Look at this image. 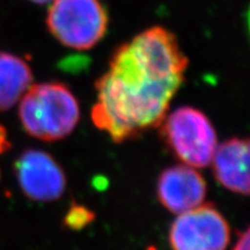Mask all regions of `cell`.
Here are the masks:
<instances>
[{"label":"cell","mask_w":250,"mask_h":250,"mask_svg":"<svg viewBox=\"0 0 250 250\" xmlns=\"http://www.w3.org/2000/svg\"><path fill=\"white\" fill-rule=\"evenodd\" d=\"M93 220V212L79 205L72 206L65 218V225L72 229H80Z\"/></svg>","instance_id":"obj_10"},{"label":"cell","mask_w":250,"mask_h":250,"mask_svg":"<svg viewBox=\"0 0 250 250\" xmlns=\"http://www.w3.org/2000/svg\"><path fill=\"white\" fill-rule=\"evenodd\" d=\"M33 85V72L22 58L0 50V111L13 108Z\"/></svg>","instance_id":"obj_9"},{"label":"cell","mask_w":250,"mask_h":250,"mask_svg":"<svg viewBox=\"0 0 250 250\" xmlns=\"http://www.w3.org/2000/svg\"><path fill=\"white\" fill-rule=\"evenodd\" d=\"M188 65L171 31L160 26L142 31L118 46L96 81L94 125L118 144L158 127L183 85Z\"/></svg>","instance_id":"obj_1"},{"label":"cell","mask_w":250,"mask_h":250,"mask_svg":"<svg viewBox=\"0 0 250 250\" xmlns=\"http://www.w3.org/2000/svg\"><path fill=\"white\" fill-rule=\"evenodd\" d=\"M30 1L36 2V4H46V2L52 1V0H30Z\"/></svg>","instance_id":"obj_12"},{"label":"cell","mask_w":250,"mask_h":250,"mask_svg":"<svg viewBox=\"0 0 250 250\" xmlns=\"http://www.w3.org/2000/svg\"><path fill=\"white\" fill-rule=\"evenodd\" d=\"M205 180L190 166H174L160 174L156 186L158 199L171 213L180 214L204 203Z\"/></svg>","instance_id":"obj_7"},{"label":"cell","mask_w":250,"mask_h":250,"mask_svg":"<svg viewBox=\"0 0 250 250\" xmlns=\"http://www.w3.org/2000/svg\"><path fill=\"white\" fill-rule=\"evenodd\" d=\"M159 126L166 146L184 165L204 168L211 164L218 140L213 125L204 112L192 107H180L166 115Z\"/></svg>","instance_id":"obj_3"},{"label":"cell","mask_w":250,"mask_h":250,"mask_svg":"<svg viewBox=\"0 0 250 250\" xmlns=\"http://www.w3.org/2000/svg\"><path fill=\"white\" fill-rule=\"evenodd\" d=\"M15 174L21 190L33 201H56L66 189V177L61 165L40 149H27L19 156Z\"/></svg>","instance_id":"obj_6"},{"label":"cell","mask_w":250,"mask_h":250,"mask_svg":"<svg viewBox=\"0 0 250 250\" xmlns=\"http://www.w3.org/2000/svg\"><path fill=\"white\" fill-rule=\"evenodd\" d=\"M249 139L230 138L217 146L212 158L213 175L224 188L240 195H249Z\"/></svg>","instance_id":"obj_8"},{"label":"cell","mask_w":250,"mask_h":250,"mask_svg":"<svg viewBox=\"0 0 250 250\" xmlns=\"http://www.w3.org/2000/svg\"><path fill=\"white\" fill-rule=\"evenodd\" d=\"M229 232L220 211L203 203L175 219L169 229V243L173 250H226Z\"/></svg>","instance_id":"obj_5"},{"label":"cell","mask_w":250,"mask_h":250,"mask_svg":"<svg viewBox=\"0 0 250 250\" xmlns=\"http://www.w3.org/2000/svg\"><path fill=\"white\" fill-rule=\"evenodd\" d=\"M249 228H247L243 233L239 234V237H237V241L235 243V246H234L233 250H249Z\"/></svg>","instance_id":"obj_11"},{"label":"cell","mask_w":250,"mask_h":250,"mask_svg":"<svg viewBox=\"0 0 250 250\" xmlns=\"http://www.w3.org/2000/svg\"><path fill=\"white\" fill-rule=\"evenodd\" d=\"M46 24L62 45L88 50L105 35L108 14L99 0H52Z\"/></svg>","instance_id":"obj_4"},{"label":"cell","mask_w":250,"mask_h":250,"mask_svg":"<svg viewBox=\"0 0 250 250\" xmlns=\"http://www.w3.org/2000/svg\"><path fill=\"white\" fill-rule=\"evenodd\" d=\"M19 117L31 137L56 142L76 129L80 109L76 96L64 83H42L31 85L20 99Z\"/></svg>","instance_id":"obj_2"}]
</instances>
